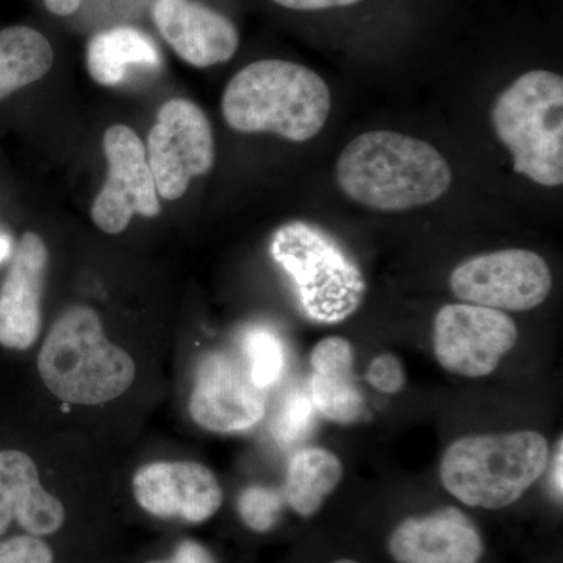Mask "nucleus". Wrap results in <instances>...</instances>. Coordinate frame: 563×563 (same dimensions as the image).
Here are the masks:
<instances>
[{
	"label": "nucleus",
	"mask_w": 563,
	"mask_h": 563,
	"mask_svg": "<svg viewBox=\"0 0 563 563\" xmlns=\"http://www.w3.org/2000/svg\"><path fill=\"white\" fill-rule=\"evenodd\" d=\"M333 563H358V562L350 561V559H342V561H336V562H333Z\"/></svg>",
	"instance_id": "obj_31"
},
{
	"label": "nucleus",
	"mask_w": 563,
	"mask_h": 563,
	"mask_svg": "<svg viewBox=\"0 0 563 563\" xmlns=\"http://www.w3.org/2000/svg\"><path fill=\"white\" fill-rule=\"evenodd\" d=\"M49 13L58 18H68L79 11L84 0H43Z\"/></svg>",
	"instance_id": "obj_28"
},
{
	"label": "nucleus",
	"mask_w": 563,
	"mask_h": 563,
	"mask_svg": "<svg viewBox=\"0 0 563 563\" xmlns=\"http://www.w3.org/2000/svg\"><path fill=\"white\" fill-rule=\"evenodd\" d=\"M54 47L36 29L11 25L0 31V102L46 76L54 66Z\"/></svg>",
	"instance_id": "obj_19"
},
{
	"label": "nucleus",
	"mask_w": 563,
	"mask_h": 563,
	"mask_svg": "<svg viewBox=\"0 0 563 563\" xmlns=\"http://www.w3.org/2000/svg\"><path fill=\"white\" fill-rule=\"evenodd\" d=\"M147 161L158 198L176 201L191 179L206 176L214 165V140L209 118L187 99L163 103L147 136Z\"/></svg>",
	"instance_id": "obj_7"
},
{
	"label": "nucleus",
	"mask_w": 563,
	"mask_h": 563,
	"mask_svg": "<svg viewBox=\"0 0 563 563\" xmlns=\"http://www.w3.org/2000/svg\"><path fill=\"white\" fill-rule=\"evenodd\" d=\"M243 346L250 363L247 372L252 383L262 390L276 384L285 366V351L280 340L272 332L255 329L244 336Z\"/></svg>",
	"instance_id": "obj_21"
},
{
	"label": "nucleus",
	"mask_w": 563,
	"mask_h": 563,
	"mask_svg": "<svg viewBox=\"0 0 563 563\" xmlns=\"http://www.w3.org/2000/svg\"><path fill=\"white\" fill-rule=\"evenodd\" d=\"M335 174L344 195L380 211L428 206L453 181L450 165L435 147L387 131L355 136L340 155Z\"/></svg>",
	"instance_id": "obj_1"
},
{
	"label": "nucleus",
	"mask_w": 563,
	"mask_h": 563,
	"mask_svg": "<svg viewBox=\"0 0 563 563\" xmlns=\"http://www.w3.org/2000/svg\"><path fill=\"white\" fill-rule=\"evenodd\" d=\"M132 492L141 509L158 518L203 523L220 510L217 476L198 462H154L136 472Z\"/></svg>",
	"instance_id": "obj_12"
},
{
	"label": "nucleus",
	"mask_w": 563,
	"mask_h": 563,
	"mask_svg": "<svg viewBox=\"0 0 563 563\" xmlns=\"http://www.w3.org/2000/svg\"><path fill=\"white\" fill-rule=\"evenodd\" d=\"M562 439L559 440L558 443V453H555V462H554V472H553V483L554 490L559 493V498H562Z\"/></svg>",
	"instance_id": "obj_29"
},
{
	"label": "nucleus",
	"mask_w": 563,
	"mask_h": 563,
	"mask_svg": "<svg viewBox=\"0 0 563 563\" xmlns=\"http://www.w3.org/2000/svg\"><path fill=\"white\" fill-rule=\"evenodd\" d=\"M265 390L252 383L247 366L225 354L209 355L199 366L190 413L210 432L246 431L265 415Z\"/></svg>",
	"instance_id": "obj_11"
},
{
	"label": "nucleus",
	"mask_w": 563,
	"mask_h": 563,
	"mask_svg": "<svg viewBox=\"0 0 563 563\" xmlns=\"http://www.w3.org/2000/svg\"><path fill=\"white\" fill-rule=\"evenodd\" d=\"M331 91L320 74L287 60H258L240 70L222 95V117L242 133L269 132L303 143L324 128Z\"/></svg>",
	"instance_id": "obj_2"
},
{
	"label": "nucleus",
	"mask_w": 563,
	"mask_h": 563,
	"mask_svg": "<svg viewBox=\"0 0 563 563\" xmlns=\"http://www.w3.org/2000/svg\"><path fill=\"white\" fill-rule=\"evenodd\" d=\"M298 288L307 317L321 324H335L357 312L366 292L365 277L329 233L295 221L282 225L269 246Z\"/></svg>",
	"instance_id": "obj_6"
},
{
	"label": "nucleus",
	"mask_w": 563,
	"mask_h": 563,
	"mask_svg": "<svg viewBox=\"0 0 563 563\" xmlns=\"http://www.w3.org/2000/svg\"><path fill=\"white\" fill-rule=\"evenodd\" d=\"M388 551L398 563H479L483 537L457 507L404 520L393 531Z\"/></svg>",
	"instance_id": "obj_15"
},
{
	"label": "nucleus",
	"mask_w": 563,
	"mask_h": 563,
	"mask_svg": "<svg viewBox=\"0 0 563 563\" xmlns=\"http://www.w3.org/2000/svg\"><path fill=\"white\" fill-rule=\"evenodd\" d=\"M151 563H217V561L203 544L195 542V540H184L176 548L169 561Z\"/></svg>",
	"instance_id": "obj_26"
},
{
	"label": "nucleus",
	"mask_w": 563,
	"mask_h": 563,
	"mask_svg": "<svg viewBox=\"0 0 563 563\" xmlns=\"http://www.w3.org/2000/svg\"><path fill=\"white\" fill-rule=\"evenodd\" d=\"M49 251L38 233L21 236L5 279L0 285V344L24 351L41 331V302Z\"/></svg>",
	"instance_id": "obj_14"
},
{
	"label": "nucleus",
	"mask_w": 563,
	"mask_h": 563,
	"mask_svg": "<svg viewBox=\"0 0 563 563\" xmlns=\"http://www.w3.org/2000/svg\"><path fill=\"white\" fill-rule=\"evenodd\" d=\"M493 129L514 157V169L543 187L563 184V79L529 70L496 98Z\"/></svg>",
	"instance_id": "obj_5"
},
{
	"label": "nucleus",
	"mask_w": 563,
	"mask_h": 563,
	"mask_svg": "<svg viewBox=\"0 0 563 563\" xmlns=\"http://www.w3.org/2000/svg\"><path fill=\"white\" fill-rule=\"evenodd\" d=\"M313 402L306 393L292 391L274 421L273 432L279 442L291 444L302 440L312 426Z\"/></svg>",
	"instance_id": "obj_23"
},
{
	"label": "nucleus",
	"mask_w": 563,
	"mask_h": 563,
	"mask_svg": "<svg viewBox=\"0 0 563 563\" xmlns=\"http://www.w3.org/2000/svg\"><path fill=\"white\" fill-rule=\"evenodd\" d=\"M0 563H54V553L40 537L27 533L0 542Z\"/></svg>",
	"instance_id": "obj_24"
},
{
	"label": "nucleus",
	"mask_w": 563,
	"mask_h": 563,
	"mask_svg": "<svg viewBox=\"0 0 563 563\" xmlns=\"http://www.w3.org/2000/svg\"><path fill=\"white\" fill-rule=\"evenodd\" d=\"M107 179L91 206V220L109 235L124 232L135 214L155 218L162 206L146 147L128 125L114 124L102 140Z\"/></svg>",
	"instance_id": "obj_10"
},
{
	"label": "nucleus",
	"mask_w": 563,
	"mask_h": 563,
	"mask_svg": "<svg viewBox=\"0 0 563 563\" xmlns=\"http://www.w3.org/2000/svg\"><path fill=\"white\" fill-rule=\"evenodd\" d=\"M157 43L133 25H113L95 33L88 41L87 69L102 87H117L128 76L129 66H158Z\"/></svg>",
	"instance_id": "obj_18"
},
{
	"label": "nucleus",
	"mask_w": 563,
	"mask_h": 563,
	"mask_svg": "<svg viewBox=\"0 0 563 563\" xmlns=\"http://www.w3.org/2000/svg\"><path fill=\"white\" fill-rule=\"evenodd\" d=\"M451 288L468 303L525 312L547 301L553 276L536 252L504 250L461 263L451 274Z\"/></svg>",
	"instance_id": "obj_8"
},
{
	"label": "nucleus",
	"mask_w": 563,
	"mask_h": 563,
	"mask_svg": "<svg viewBox=\"0 0 563 563\" xmlns=\"http://www.w3.org/2000/svg\"><path fill=\"white\" fill-rule=\"evenodd\" d=\"M343 465L322 448H306L292 455L285 479V499L296 514L313 517L340 484Z\"/></svg>",
	"instance_id": "obj_20"
},
{
	"label": "nucleus",
	"mask_w": 563,
	"mask_h": 563,
	"mask_svg": "<svg viewBox=\"0 0 563 563\" xmlns=\"http://www.w3.org/2000/svg\"><path fill=\"white\" fill-rule=\"evenodd\" d=\"M11 251V243L5 236H0V262L9 257Z\"/></svg>",
	"instance_id": "obj_30"
},
{
	"label": "nucleus",
	"mask_w": 563,
	"mask_h": 563,
	"mask_svg": "<svg viewBox=\"0 0 563 563\" xmlns=\"http://www.w3.org/2000/svg\"><path fill=\"white\" fill-rule=\"evenodd\" d=\"M366 380L376 390L385 395H395L406 385V372L402 362L396 355L380 354L369 363Z\"/></svg>",
	"instance_id": "obj_25"
},
{
	"label": "nucleus",
	"mask_w": 563,
	"mask_h": 563,
	"mask_svg": "<svg viewBox=\"0 0 563 563\" xmlns=\"http://www.w3.org/2000/svg\"><path fill=\"white\" fill-rule=\"evenodd\" d=\"M151 13L165 43L195 68L221 65L239 51L236 25L201 0H154Z\"/></svg>",
	"instance_id": "obj_13"
},
{
	"label": "nucleus",
	"mask_w": 563,
	"mask_h": 563,
	"mask_svg": "<svg viewBox=\"0 0 563 563\" xmlns=\"http://www.w3.org/2000/svg\"><path fill=\"white\" fill-rule=\"evenodd\" d=\"M52 395L77 406H101L124 395L136 377L132 355L107 339L99 314L69 307L52 325L38 355Z\"/></svg>",
	"instance_id": "obj_3"
},
{
	"label": "nucleus",
	"mask_w": 563,
	"mask_h": 563,
	"mask_svg": "<svg viewBox=\"0 0 563 563\" xmlns=\"http://www.w3.org/2000/svg\"><path fill=\"white\" fill-rule=\"evenodd\" d=\"M550 446L542 433L468 435L444 451L440 477L455 499L498 510L517 503L542 476Z\"/></svg>",
	"instance_id": "obj_4"
},
{
	"label": "nucleus",
	"mask_w": 563,
	"mask_h": 563,
	"mask_svg": "<svg viewBox=\"0 0 563 563\" xmlns=\"http://www.w3.org/2000/svg\"><path fill=\"white\" fill-rule=\"evenodd\" d=\"M65 518V507L41 484L31 455L0 451V537L13 520L29 536H51L62 528Z\"/></svg>",
	"instance_id": "obj_16"
},
{
	"label": "nucleus",
	"mask_w": 563,
	"mask_h": 563,
	"mask_svg": "<svg viewBox=\"0 0 563 563\" xmlns=\"http://www.w3.org/2000/svg\"><path fill=\"white\" fill-rule=\"evenodd\" d=\"M282 9L292 11H321L357 5L362 0H272Z\"/></svg>",
	"instance_id": "obj_27"
},
{
	"label": "nucleus",
	"mask_w": 563,
	"mask_h": 563,
	"mask_svg": "<svg viewBox=\"0 0 563 563\" xmlns=\"http://www.w3.org/2000/svg\"><path fill=\"white\" fill-rule=\"evenodd\" d=\"M517 342V324L503 310L450 303L439 310L433 321L437 361L459 376H488Z\"/></svg>",
	"instance_id": "obj_9"
},
{
	"label": "nucleus",
	"mask_w": 563,
	"mask_h": 563,
	"mask_svg": "<svg viewBox=\"0 0 563 563\" xmlns=\"http://www.w3.org/2000/svg\"><path fill=\"white\" fill-rule=\"evenodd\" d=\"M310 363L313 368L310 399L318 412L340 424L361 421L365 398L355 383L351 343L342 336H328L313 347Z\"/></svg>",
	"instance_id": "obj_17"
},
{
	"label": "nucleus",
	"mask_w": 563,
	"mask_h": 563,
	"mask_svg": "<svg viewBox=\"0 0 563 563\" xmlns=\"http://www.w3.org/2000/svg\"><path fill=\"white\" fill-rule=\"evenodd\" d=\"M282 503V496L273 488L254 485L240 495L239 514L252 531L268 532L279 521Z\"/></svg>",
	"instance_id": "obj_22"
}]
</instances>
